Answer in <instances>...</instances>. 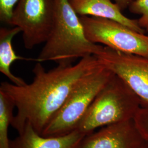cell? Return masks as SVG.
<instances>
[{
  "mask_svg": "<svg viewBox=\"0 0 148 148\" xmlns=\"http://www.w3.org/2000/svg\"><path fill=\"white\" fill-rule=\"evenodd\" d=\"M103 66L94 55L81 59L75 64L58 65L47 71L37 62L32 70V83L19 86L1 82L0 90L11 98L17 109L11 126L20 133L29 123L41 134L77 83Z\"/></svg>",
  "mask_w": 148,
  "mask_h": 148,
  "instance_id": "1",
  "label": "cell"
},
{
  "mask_svg": "<svg viewBox=\"0 0 148 148\" xmlns=\"http://www.w3.org/2000/svg\"><path fill=\"white\" fill-rule=\"evenodd\" d=\"M54 5L53 27L36 61L67 65L77 59L99 53L103 46L87 39L79 16L70 1L54 0Z\"/></svg>",
  "mask_w": 148,
  "mask_h": 148,
  "instance_id": "2",
  "label": "cell"
},
{
  "mask_svg": "<svg viewBox=\"0 0 148 148\" xmlns=\"http://www.w3.org/2000/svg\"><path fill=\"white\" fill-rule=\"evenodd\" d=\"M141 106L137 95L114 74L96 96L76 130L88 135L99 127L132 120Z\"/></svg>",
  "mask_w": 148,
  "mask_h": 148,
  "instance_id": "3",
  "label": "cell"
},
{
  "mask_svg": "<svg viewBox=\"0 0 148 148\" xmlns=\"http://www.w3.org/2000/svg\"><path fill=\"white\" fill-rule=\"evenodd\" d=\"M113 74L103 65L80 79L41 135L61 136L75 130L96 96Z\"/></svg>",
  "mask_w": 148,
  "mask_h": 148,
  "instance_id": "4",
  "label": "cell"
},
{
  "mask_svg": "<svg viewBox=\"0 0 148 148\" xmlns=\"http://www.w3.org/2000/svg\"><path fill=\"white\" fill-rule=\"evenodd\" d=\"M85 35L91 42L123 53L148 56V36L119 22L99 17L79 16Z\"/></svg>",
  "mask_w": 148,
  "mask_h": 148,
  "instance_id": "5",
  "label": "cell"
},
{
  "mask_svg": "<svg viewBox=\"0 0 148 148\" xmlns=\"http://www.w3.org/2000/svg\"><path fill=\"white\" fill-rule=\"evenodd\" d=\"M54 12V0H19L10 25L21 29L24 47L31 49L47 40Z\"/></svg>",
  "mask_w": 148,
  "mask_h": 148,
  "instance_id": "6",
  "label": "cell"
},
{
  "mask_svg": "<svg viewBox=\"0 0 148 148\" xmlns=\"http://www.w3.org/2000/svg\"><path fill=\"white\" fill-rule=\"evenodd\" d=\"M95 56L130 87L142 106H148V56L123 53L104 46Z\"/></svg>",
  "mask_w": 148,
  "mask_h": 148,
  "instance_id": "7",
  "label": "cell"
},
{
  "mask_svg": "<svg viewBox=\"0 0 148 148\" xmlns=\"http://www.w3.org/2000/svg\"><path fill=\"white\" fill-rule=\"evenodd\" d=\"M144 142L132 119L107 125L85 136L79 148H139Z\"/></svg>",
  "mask_w": 148,
  "mask_h": 148,
  "instance_id": "8",
  "label": "cell"
},
{
  "mask_svg": "<svg viewBox=\"0 0 148 148\" xmlns=\"http://www.w3.org/2000/svg\"><path fill=\"white\" fill-rule=\"evenodd\" d=\"M86 136L75 130L61 136L45 137L27 123L19 136L11 140V148H79L82 139Z\"/></svg>",
  "mask_w": 148,
  "mask_h": 148,
  "instance_id": "9",
  "label": "cell"
},
{
  "mask_svg": "<svg viewBox=\"0 0 148 148\" xmlns=\"http://www.w3.org/2000/svg\"><path fill=\"white\" fill-rule=\"evenodd\" d=\"M74 10L79 16L106 18L120 23L136 32L144 34L145 30L139 26L138 19H133L122 14V11L111 0H69Z\"/></svg>",
  "mask_w": 148,
  "mask_h": 148,
  "instance_id": "10",
  "label": "cell"
},
{
  "mask_svg": "<svg viewBox=\"0 0 148 148\" xmlns=\"http://www.w3.org/2000/svg\"><path fill=\"white\" fill-rule=\"evenodd\" d=\"M21 32V29L17 27L10 29L6 27L0 29V72L10 79L12 84L19 86L26 85L27 82L12 74L11 67L15 61L27 59L18 56L12 45L13 38Z\"/></svg>",
  "mask_w": 148,
  "mask_h": 148,
  "instance_id": "11",
  "label": "cell"
},
{
  "mask_svg": "<svg viewBox=\"0 0 148 148\" xmlns=\"http://www.w3.org/2000/svg\"><path fill=\"white\" fill-rule=\"evenodd\" d=\"M14 104L3 92L0 90V148H11L8 128L13 118Z\"/></svg>",
  "mask_w": 148,
  "mask_h": 148,
  "instance_id": "12",
  "label": "cell"
},
{
  "mask_svg": "<svg viewBox=\"0 0 148 148\" xmlns=\"http://www.w3.org/2000/svg\"><path fill=\"white\" fill-rule=\"evenodd\" d=\"M128 8L130 12L140 15L138 24L148 32V0H134Z\"/></svg>",
  "mask_w": 148,
  "mask_h": 148,
  "instance_id": "13",
  "label": "cell"
},
{
  "mask_svg": "<svg viewBox=\"0 0 148 148\" xmlns=\"http://www.w3.org/2000/svg\"><path fill=\"white\" fill-rule=\"evenodd\" d=\"M133 120L144 140L148 142V106H141Z\"/></svg>",
  "mask_w": 148,
  "mask_h": 148,
  "instance_id": "14",
  "label": "cell"
},
{
  "mask_svg": "<svg viewBox=\"0 0 148 148\" xmlns=\"http://www.w3.org/2000/svg\"><path fill=\"white\" fill-rule=\"evenodd\" d=\"M19 0H0V20L10 24Z\"/></svg>",
  "mask_w": 148,
  "mask_h": 148,
  "instance_id": "15",
  "label": "cell"
},
{
  "mask_svg": "<svg viewBox=\"0 0 148 148\" xmlns=\"http://www.w3.org/2000/svg\"><path fill=\"white\" fill-rule=\"evenodd\" d=\"M134 0H114L115 3L119 7L122 11L128 8Z\"/></svg>",
  "mask_w": 148,
  "mask_h": 148,
  "instance_id": "16",
  "label": "cell"
},
{
  "mask_svg": "<svg viewBox=\"0 0 148 148\" xmlns=\"http://www.w3.org/2000/svg\"><path fill=\"white\" fill-rule=\"evenodd\" d=\"M139 148H148V142L145 141Z\"/></svg>",
  "mask_w": 148,
  "mask_h": 148,
  "instance_id": "17",
  "label": "cell"
}]
</instances>
